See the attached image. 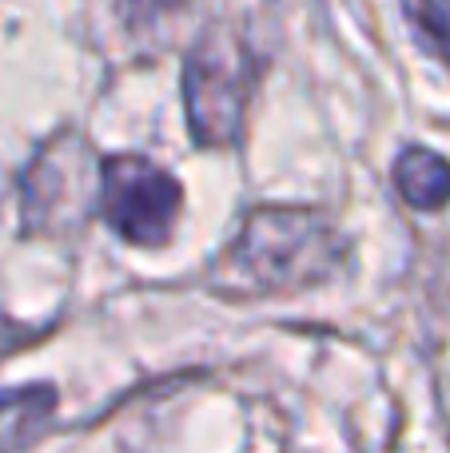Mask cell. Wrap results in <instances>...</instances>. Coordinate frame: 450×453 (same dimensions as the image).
I'll list each match as a JSON object with an SVG mask.
<instances>
[{"mask_svg":"<svg viewBox=\"0 0 450 453\" xmlns=\"http://www.w3.org/2000/svg\"><path fill=\"white\" fill-rule=\"evenodd\" d=\"M399 188L411 203L438 207L450 196V167L431 151H407L399 164Z\"/></svg>","mask_w":450,"mask_h":453,"instance_id":"cell-3","label":"cell"},{"mask_svg":"<svg viewBox=\"0 0 450 453\" xmlns=\"http://www.w3.org/2000/svg\"><path fill=\"white\" fill-rule=\"evenodd\" d=\"M180 211V188L172 175L140 164V159H112L104 172V215L132 242H156L167 234Z\"/></svg>","mask_w":450,"mask_h":453,"instance_id":"cell-1","label":"cell"},{"mask_svg":"<svg viewBox=\"0 0 450 453\" xmlns=\"http://www.w3.org/2000/svg\"><path fill=\"white\" fill-rule=\"evenodd\" d=\"M188 72H191L188 76L191 111H196L204 140H228V132H236L239 104H244V92L236 88L239 80L236 52L223 44H204V52L191 60Z\"/></svg>","mask_w":450,"mask_h":453,"instance_id":"cell-2","label":"cell"}]
</instances>
